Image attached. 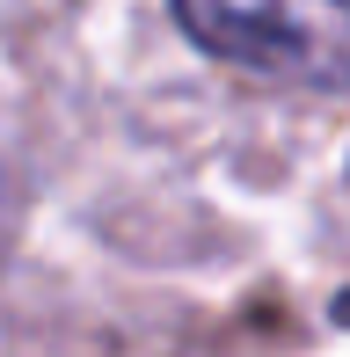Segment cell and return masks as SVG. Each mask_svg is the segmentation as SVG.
Returning a JSON list of instances; mask_svg holds the SVG:
<instances>
[{"label":"cell","instance_id":"6da1fadb","mask_svg":"<svg viewBox=\"0 0 350 357\" xmlns=\"http://www.w3.org/2000/svg\"><path fill=\"white\" fill-rule=\"evenodd\" d=\"M197 52L292 88H350V0H168Z\"/></svg>","mask_w":350,"mask_h":357},{"label":"cell","instance_id":"7a4b0ae2","mask_svg":"<svg viewBox=\"0 0 350 357\" xmlns=\"http://www.w3.org/2000/svg\"><path fill=\"white\" fill-rule=\"evenodd\" d=\"M8 234H15V204H8V183H0V263H8Z\"/></svg>","mask_w":350,"mask_h":357}]
</instances>
